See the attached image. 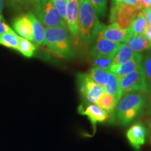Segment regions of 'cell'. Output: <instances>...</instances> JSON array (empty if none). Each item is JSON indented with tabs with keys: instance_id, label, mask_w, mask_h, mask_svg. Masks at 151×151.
Listing matches in <instances>:
<instances>
[{
	"instance_id": "obj_1",
	"label": "cell",
	"mask_w": 151,
	"mask_h": 151,
	"mask_svg": "<svg viewBox=\"0 0 151 151\" xmlns=\"http://www.w3.org/2000/svg\"><path fill=\"white\" fill-rule=\"evenodd\" d=\"M146 105V98L142 93L129 92L122 96L113 113L119 124L127 125L142 113Z\"/></svg>"
},
{
	"instance_id": "obj_2",
	"label": "cell",
	"mask_w": 151,
	"mask_h": 151,
	"mask_svg": "<svg viewBox=\"0 0 151 151\" xmlns=\"http://www.w3.org/2000/svg\"><path fill=\"white\" fill-rule=\"evenodd\" d=\"M104 26L100 22L90 0H85L79 4V37L84 43H93Z\"/></svg>"
},
{
	"instance_id": "obj_3",
	"label": "cell",
	"mask_w": 151,
	"mask_h": 151,
	"mask_svg": "<svg viewBox=\"0 0 151 151\" xmlns=\"http://www.w3.org/2000/svg\"><path fill=\"white\" fill-rule=\"evenodd\" d=\"M43 43L57 55L66 59L74 58V47L67 27L45 28Z\"/></svg>"
},
{
	"instance_id": "obj_4",
	"label": "cell",
	"mask_w": 151,
	"mask_h": 151,
	"mask_svg": "<svg viewBox=\"0 0 151 151\" xmlns=\"http://www.w3.org/2000/svg\"><path fill=\"white\" fill-rule=\"evenodd\" d=\"M32 13L44 27H67V22L57 10L52 0H39L32 7Z\"/></svg>"
},
{
	"instance_id": "obj_5",
	"label": "cell",
	"mask_w": 151,
	"mask_h": 151,
	"mask_svg": "<svg viewBox=\"0 0 151 151\" xmlns=\"http://www.w3.org/2000/svg\"><path fill=\"white\" fill-rule=\"evenodd\" d=\"M140 12L141 11L134 6L124 4L112 0L110 20L111 23L115 22L120 28L127 29Z\"/></svg>"
},
{
	"instance_id": "obj_6",
	"label": "cell",
	"mask_w": 151,
	"mask_h": 151,
	"mask_svg": "<svg viewBox=\"0 0 151 151\" xmlns=\"http://www.w3.org/2000/svg\"><path fill=\"white\" fill-rule=\"evenodd\" d=\"M119 82L122 96L132 92L140 93L148 92V86L142 68L122 77L119 79Z\"/></svg>"
},
{
	"instance_id": "obj_7",
	"label": "cell",
	"mask_w": 151,
	"mask_h": 151,
	"mask_svg": "<svg viewBox=\"0 0 151 151\" xmlns=\"http://www.w3.org/2000/svg\"><path fill=\"white\" fill-rule=\"evenodd\" d=\"M78 89L85 104H96L104 91L103 87L94 83L88 74L80 73L77 75Z\"/></svg>"
},
{
	"instance_id": "obj_8",
	"label": "cell",
	"mask_w": 151,
	"mask_h": 151,
	"mask_svg": "<svg viewBox=\"0 0 151 151\" xmlns=\"http://www.w3.org/2000/svg\"><path fill=\"white\" fill-rule=\"evenodd\" d=\"M104 28V27H103ZM91 55L93 58L98 57H114L121 43L113 42L104 38L101 31L94 40Z\"/></svg>"
},
{
	"instance_id": "obj_9",
	"label": "cell",
	"mask_w": 151,
	"mask_h": 151,
	"mask_svg": "<svg viewBox=\"0 0 151 151\" xmlns=\"http://www.w3.org/2000/svg\"><path fill=\"white\" fill-rule=\"evenodd\" d=\"M79 4L77 0H68L65 21L67 27L75 39L79 38L78 32Z\"/></svg>"
},
{
	"instance_id": "obj_10",
	"label": "cell",
	"mask_w": 151,
	"mask_h": 151,
	"mask_svg": "<svg viewBox=\"0 0 151 151\" xmlns=\"http://www.w3.org/2000/svg\"><path fill=\"white\" fill-rule=\"evenodd\" d=\"M147 129L141 123L132 124L127 132V139L130 145L136 150H139L145 144L146 140Z\"/></svg>"
},
{
	"instance_id": "obj_11",
	"label": "cell",
	"mask_w": 151,
	"mask_h": 151,
	"mask_svg": "<svg viewBox=\"0 0 151 151\" xmlns=\"http://www.w3.org/2000/svg\"><path fill=\"white\" fill-rule=\"evenodd\" d=\"M104 38L117 43H126L132 37L129 29H122L115 22L110 25L104 26L101 30Z\"/></svg>"
},
{
	"instance_id": "obj_12",
	"label": "cell",
	"mask_w": 151,
	"mask_h": 151,
	"mask_svg": "<svg viewBox=\"0 0 151 151\" xmlns=\"http://www.w3.org/2000/svg\"><path fill=\"white\" fill-rule=\"evenodd\" d=\"M13 27L20 37L34 42L32 24L27 14L15 18L13 21Z\"/></svg>"
},
{
	"instance_id": "obj_13",
	"label": "cell",
	"mask_w": 151,
	"mask_h": 151,
	"mask_svg": "<svg viewBox=\"0 0 151 151\" xmlns=\"http://www.w3.org/2000/svg\"><path fill=\"white\" fill-rule=\"evenodd\" d=\"M86 107L83 106H79L78 111L81 114L88 117L92 124L97 122H104L106 121L109 118V114L104 110L100 108L94 104H85Z\"/></svg>"
},
{
	"instance_id": "obj_14",
	"label": "cell",
	"mask_w": 151,
	"mask_h": 151,
	"mask_svg": "<svg viewBox=\"0 0 151 151\" xmlns=\"http://www.w3.org/2000/svg\"><path fill=\"white\" fill-rule=\"evenodd\" d=\"M143 55L141 53H137L136 56L132 60L124 63L123 65L113 68L111 70L120 79L124 76L138 70L141 68V62H142Z\"/></svg>"
},
{
	"instance_id": "obj_15",
	"label": "cell",
	"mask_w": 151,
	"mask_h": 151,
	"mask_svg": "<svg viewBox=\"0 0 151 151\" xmlns=\"http://www.w3.org/2000/svg\"><path fill=\"white\" fill-rule=\"evenodd\" d=\"M137 53L134 52L126 43H121L120 47L117 50L116 53L113 57L112 66L111 70L113 68L123 65L124 63L132 60L136 56ZM110 70V71H111Z\"/></svg>"
},
{
	"instance_id": "obj_16",
	"label": "cell",
	"mask_w": 151,
	"mask_h": 151,
	"mask_svg": "<svg viewBox=\"0 0 151 151\" xmlns=\"http://www.w3.org/2000/svg\"><path fill=\"white\" fill-rule=\"evenodd\" d=\"M103 88L104 92L113 96L118 102V101L122 97L120 82H119V78L117 77V76L112 71H109L106 82Z\"/></svg>"
},
{
	"instance_id": "obj_17",
	"label": "cell",
	"mask_w": 151,
	"mask_h": 151,
	"mask_svg": "<svg viewBox=\"0 0 151 151\" xmlns=\"http://www.w3.org/2000/svg\"><path fill=\"white\" fill-rule=\"evenodd\" d=\"M126 43L134 52L141 53L148 50H151V43L145 35L132 36Z\"/></svg>"
},
{
	"instance_id": "obj_18",
	"label": "cell",
	"mask_w": 151,
	"mask_h": 151,
	"mask_svg": "<svg viewBox=\"0 0 151 151\" xmlns=\"http://www.w3.org/2000/svg\"><path fill=\"white\" fill-rule=\"evenodd\" d=\"M27 15L30 19L32 24L34 43H35V46H40L44 41V27L32 12L28 13Z\"/></svg>"
},
{
	"instance_id": "obj_19",
	"label": "cell",
	"mask_w": 151,
	"mask_h": 151,
	"mask_svg": "<svg viewBox=\"0 0 151 151\" xmlns=\"http://www.w3.org/2000/svg\"><path fill=\"white\" fill-rule=\"evenodd\" d=\"M148 22L143 13H139L133 20L130 27L128 28L131 36H139L144 35L148 28Z\"/></svg>"
},
{
	"instance_id": "obj_20",
	"label": "cell",
	"mask_w": 151,
	"mask_h": 151,
	"mask_svg": "<svg viewBox=\"0 0 151 151\" xmlns=\"http://www.w3.org/2000/svg\"><path fill=\"white\" fill-rule=\"evenodd\" d=\"M117 103L118 101L113 96L104 92L100 96L96 104L104 110L108 114H112L113 112H114Z\"/></svg>"
},
{
	"instance_id": "obj_21",
	"label": "cell",
	"mask_w": 151,
	"mask_h": 151,
	"mask_svg": "<svg viewBox=\"0 0 151 151\" xmlns=\"http://www.w3.org/2000/svg\"><path fill=\"white\" fill-rule=\"evenodd\" d=\"M0 45L18 50L19 36L17 35L14 31L0 35Z\"/></svg>"
},
{
	"instance_id": "obj_22",
	"label": "cell",
	"mask_w": 151,
	"mask_h": 151,
	"mask_svg": "<svg viewBox=\"0 0 151 151\" xmlns=\"http://www.w3.org/2000/svg\"><path fill=\"white\" fill-rule=\"evenodd\" d=\"M109 71L101 68L92 67L88 76L94 83L104 88L106 82Z\"/></svg>"
},
{
	"instance_id": "obj_23",
	"label": "cell",
	"mask_w": 151,
	"mask_h": 151,
	"mask_svg": "<svg viewBox=\"0 0 151 151\" xmlns=\"http://www.w3.org/2000/svg\"><path fill=\"white\" fill-rule=\"evenodd\" d=\"M18 51L26 58H32L36 51V46L32 41L19 37V45Z\"/></svg>"
},
{
	"instance_id": "obj_24",
	"label": "cell",
	"mask_w": 151,
	"mask_h": 151,
	"mask_svg": "<svg viewBox=\"0 0 151 151\" xmlns=\"http://www.w3.org/2000/svg\"><path fill=\"white\" fill-rule=\"evenodd\" d=\"M141 68L144 73L149 90L151 89V52L143 57Z\"/></svg>"
},
{
	"instance_id": "obj_25",
	"label": "cell",
	"mask_w": 151,
	"mask_h": 151,
	"mask_svg": "<svg viewBox=\"0 0 151 151\" xmlns=\"http://www.w3.org/2000/svg\"><path fill=\"white\" fill-rule=\"evenodd\" d=\"M90 1L97 16L101 18H105L107 16V0H90Z\"/></svg>"
},
{
	"instance_id": "obj_26",
	"label": "cell",
	"mask_w": 151,
	"mask_h": 151,
	"mask_svg": "<svg viewBox=\"0 0 151 151\" xmlns=\"http://www.w3.org/2000/svg\"><path fill=\"white\" fill-rule=\"evenodd\" d=\"M113 57H98L94 58L93 67H99L105 70L110 71L112 66Z\"/></svg>"
},
{
	"instance_id": "obj_27",
	"label": "cell",
	"mask_w": 151,
	"mask_h": 151,
	"mask_svg": "<svg viewBox=\"0 0 151 151\" xmlns=\"http://www.w3.org/2000/svg\"><path fill=\"white\" fill-rule=\"evenodd\" d=\"M53 4L62 18L65 20L68 0H52Z\"/></svg>"
},
{
	"instance_id": "obj_28",
	"label": "cell",
	"mask_w": 151,
	"mask_h": 151,
	"mask_svg": "<svg viewBox=\"0 0 151 151\" xmlns=\"http://www.w3.org/2000/svg\"><path fill=\"white\" fill-rule=\"evenodd\" d=\"M25 0H6V4L11 10L20 11L24 9Z\"/></svg>"
},
{
	"instance_id": "obj_29",
	"label": "cell",
	"mask_w": 151,
	"mask_h": 151,
	"mask_svg": "<svg viewBox=\"0 0 151 151\" xmlns=\"http://www.w3.org/2000/svg\"><path fill=\"white\" fill-rule=\"evenodd\" d=\"M11 31H13V29L7 24L4 18L3 15L1 14H0V35Z\"/></svg>"
},
{
	"instance_id": "obj_30",
	"label": "cell",
	"mask_w": 151,
	"mask_h": 151,
	"mask_svg": "<svg viewBox=\"0 0 151 151\" xmlns=\"http://www.w3.org/2000/svg\"><path fill=\"white\" fill-rule=\"evenodd\" d=\"M114 1H118V2H120L124 4H128V5H132V6H136L138 0H114Z\"/></svg>"
},
{
	"instance_id": "obj_31",
	"label": "cell",
	"mask_w": 151,
	"mask_h": 151,
	"mask_svg": "<svg viewBox=\"0 0 151 151\" xmlns=\"http://www.w3.org/2000/svg\"><path fill=\"white\" fill-rule=\"evenodd\" d=\"M39 1V0H25V3H24V9L29 8V7H32V6Z\"/></svg>"
},
{
	"instance_id": "obj_32",
	"label": "cell",
	"mask_w": 151,
	"mask_h": 151,
	"mask_svg": "<svg viewBox=\"0 0 151 151\" xmlns=\"http://www.w3.org/2000/svg\"><path fill=\"white\" fill-rule=\"evenodd\" d=\"M144 35L146 36L147 39H148V40L151 43V24L150 25L148 26V28H147L146 32Z\"/></svg>"
},
{
	"instance_id": "obj_33",
	"label": "cell",
	"mask_w": 151,
	"mask_h": 151,
	"mask_svg": "<svg viewBox=\"0 0 151 151\" xmlns=\"http://www.w3.org/2000/svg\"><path fill=\"white\" fill-rule=\"evenodd\" d=\"M6 4V0H0V14L2 13V11Z\"/></svg>"
},
{
	"instance_id": "obj_34",
	"label": "cell",
	"mask_w": 151,
	"mask_h": 151,
	"mask_svg": "<svg viewBox=\"0 0 151 151\" xmlns=\"http://www.w3.org/2000/svg\"><path fill=\"white\" fill-rule=\"evenodd\" d=\"M141 1L143 3L146 8H148V7L151 6V0H141Z\"/></svg>"
},
{
	"instance_id": "obj_35",
	"label": "cell",
	"mask_w": 151,
	"mask_h": 151,
	"mask_svg": "<svg viewBox=\"0 0 151 151\" xmlns=\"http://www.w3.org/2000/svg\"><path fill=\"white\" fill-rule=\"evenodd\" d=\"M150 113V120L148 122V131H149V137H150V140L151 141V111H149Z\"/></svg>"
},
{
	"instance_id": "obj_36",
	"label": "cell",
	"mask_w": 151,
	"mask_h": 151,
	"mask_svg": "<svg viewBox=\"0 0 151 151\" xmlns=\"http://www.w3.org/2000/svg\"><path fill=\"white\" fill-rule=\"evenodd\" d=\"M148 92H149V111H151V89Z\"/></svg>"
},
{
	"instance_id": "obj_37",
	"label": "cell",
	"mask_w": 151,
	"mask_h": 151,
	"mask_svg": "<svg viewBox=\"0 0 151 151\" xmlns=\"http://www.w3.org/2000/svg\"><path fill=\"white\" fill-rule=\"evenodd\" d=\"M77 1H78V4H80L81 3H82L83 1H85V0H77Z\"/></svg>"
},
{
	"instance_id": "obj_38",
	"label": "cell",
	"mask_w": 151,
	"mask_h": 151,
	"mask_svg": "<svg viewBox=\"0 0 151 151\" xmlns=\"http://www.w3.org/2000/svg\"><path fill=\"white\" fill-rule=\"evenodd\" d=\"M148 9H149V11H150V12L151 13V6H150L148 7Z\"/></svg>"
}]
</instances>
